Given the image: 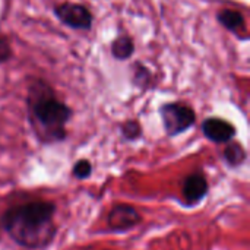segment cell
<instances>
[{
	"label": "cell",
	"instance_id": "8992f818",
	"mask_svg": "<svg viewBox=\"0 0 250 250\" xmlns=\"http://www.w3.org/2000/svg\"><path fill=\"white\" fill-rule=\"evenodd\" d=\"M209 192V183L202 171L190 173L185 177L182 185V198L188 207H196L201 204Z\"/></svg>",
	"mask_w": 250,
	"mask_h": 250
},
{
	"label": "cell",
	"instance_id": "ba28073f",
	"mask_svg": "<svg viewBox=\"0 0 250 250\" xmlns=\"http://www.w3.org/2000/svg\"><path fill=\"white\" fill-rule=\"evenodd\" d=\"M223 160L230 168H237L243 166L248 160V152L242 144L230 141L223 151Z\"/></svg>",
	"mask_w": 250,
	"mask_h": 250
},
{
	"label": "cell",
	"instance_id": "30bf717a",
	"mask_svg": "<svg viewBox=\"0 0 250 250\" xmlns=\"http://www.w3.org/2000/svg\"><path fill=\"white\" fill-rule=\"evenodd\" d=\"M133 50H135L133 41H132V38L127 37V35L119 37V38L113 42V45H111V53H113V56H114L116 59H119V60H125V59L130 57L132 53H133Z\"/></svg>",
	"mask_w": 250,
	"mask_h": 250
},
{
	"label": "cell",
	"instance_id": "6da1fadb",
	"mask_svg": "<svg viewBox=\"0 0 250 250\" xmlns=\"http://www.w3.org/2000/svg\"><path fill=\"white\" fill-rule=\"evenodd\" d=\"M57 207L51 201H31L7 208L0 215V227L13 243L23 249H44L57 234Z\"/></svg>",
	"mask_w": 250,
	"mask_h": 250
},
{
	"label": "cell",
	"instance_id": "4fadbf2b",
	"mask_svg": "<svg viewBox=\"0 0 250 250\" xmlns=\"http://www.w3.org/2000/svg\"><path fill=\"white\" fill-rule=\"evenodd\" d=\"M10 54H12V50H10L7 40L4 37H0V63L9 60Z\"/></svg>",
	"mask_w": 250,
	"mask_h": 250
},
{
	"label": "cell",
	"instance_id": "277c9868",
	"mask_svg": "<svg viewBox=\"0 0 250 250\" xmlns=\"http://www.w3.org/2000/svg\"><path fill=\"white\" fill-rule=\"evenodd\" d=\"M105 221L110 233L120 234L138 227L144 221V218L135 207L129 204H116L110 209Z\"/></svg>",
	"mask_w": 250,
	"mask_h": 250
},
{
	"label": "cell",
	"instance_id": "8fae6325",
	"mask_svg": "<svg viewBox=\"0 0 250 250\" xmlns=\"http://www.w3.org/2000/svg\"><path fill=\"white\" fill-rule=\"evenodd\" d=\"M92 170H94V167H92L89 160H85V158L83 160H78L75 163V166L72 167V176L76 180H86V179L91 177Z\"/></svg>",
	"mask_w": 250,
	"mask_h": 250
},
{
	"label": "cell",
	"instance_id": "9c48e42d",
	"mask_svg": "<svg viewBox=\"0 0 250 250\" xmlns=\"http://www.w3.org/2000/svg\"><path fill=\"white\" fill-rule=\"evenodd\" d=\"M218 21L224 28L233 31V32H237L240 28L245 26V18L239 10H231V9L223 10L218 15Z\"/></svg>",
	"mask_w": 250,
	"mask_h": 250
},
{
	"label": "cell",
	"instance_id": "7a4b0ae2",
	"mask_svg": "<svg viewBox=\"0 0 250 250\" xmlns=\"http://www.w3.org/2000/svg\"><path fill=\"white\" fill-rule=\"evenodd\" d=\"M32 116L40 126V136L45 142H60L66 138V125L72 117V110L50 94L40 92L32 101Z\"/></svg>",
	"mask_w": 250,
	"mask_h": 250
},
{
	"label": "cell",
	"instance_id": "5b68a950",
	"mask_svg": "<svg viewBox=\"0 0 250 250\" xmlns=\"http://www.w3.org/2000/svg\"><path fill=\"white\" fill-rule=\"evenodd\" d=\"M56 16L67 26L75 29H89L92 25V15L91 12L78 3H62L54 9Z\"/></svg>",
	"mask_w": 250,
	"mask_h": 250
},
{
	"label": "cell",
	"instance_id": "52a82bcc",
	"mask_svg": "<svg viewBox=\"0 0 250 250\" xmlns=\"http://www.w3.org/2000/svg\"><path fill=\"white\" fill-rule=\"evenodd\" d=\"M202 132L207 139L215 144H229L236 136V127L223 119L209 117L202 123Z\"/></svg>",
	"mask_w": 250,
	"mask_h": 250
},
{
	"label": "cell",
	"instance_id": "7c38bea8",
	"mask_svg": "<svg viewBox=\"0 0 250 250\" xmlns=\"http://www.w3.org/2000/svg\"><path fill=\"white\" fill-rule=\"evenodd\" d=\"M122 136L125 141H136L142 136L141 125L136 120H127L122 125Z\"/></svg>",
	"mask_w": 250,
	"mask_h": 250
},
{
	"label": "cell",
	"instance_id": "3957f363",
	"mask_svg": "<svg viewBox=\"0 0 250 250\" xmlns=\"http://www.w3.org/2000/svg\"><path fill=\"white\" fill-rule=\"evenodd\" d=\"M161 120L168 136H177L189 130L196 120L195 111L182 103H168L160 108Z\"/></svg>",
	"mask_w": 250,
	"mask_h": 250
}]
</instances>
